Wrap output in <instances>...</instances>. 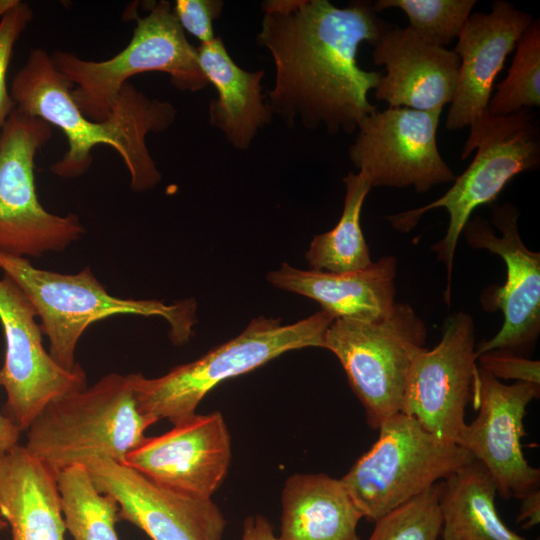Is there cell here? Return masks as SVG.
Returning <instances> with one entry per match:
<instances>
[{
    "label": "cell",
    "instance_id": "1",
    "mask_svg": "<svg viewBox=\"0 0 540 540\" xmlns=\"http://www.w3.org/2000/svg\"><path fill=\"white\" fill-rule=\"evenodd\" d=\"M257 44L275 65L266 94L274 114L288 126L353 133L377 110L368 100L382 73L357 63L363 42L374 46L391 26L373 2L356 0L340 8L328 0H267Z\"/></svg>",
    "mask_w": 540,
    "mask_h": 540
},
{
    "label": "cell",
    "instance_id": "2",
    "mask_svg": "<svg viewBox=\"0 0 540 540\" xmlns=\"http://www.w3.org/2000/svg\"><path fill=\"white\" fill-rule=\"evenodd\" d=\"M72 86L55 66L51 54L36 48L30 51L9 90L17 111L58 127L66 136L68 149L51 166V172L63 178L83 175L92 164L93 148L104 144L122 158L132 190L153 189L161 181V173L146 137L172 126L176 108L168 101L148 97L127 82L107 118L93 121L77 106Z\"/></svg>",
    "mask_w": 540,
    "mask_h": 540
},
{
    "label": "cell",
    "instance_id": "3",
    "mask_svg": "<svg viewBox=\"0 0 540 540\" xmlns=\"http://www.w3.org/2000/svg\"><path fill=\"white\" fill-rule=\"evenodd\" d=\"M474 150L476 154L470 165L440 198L424 206L386 216L395 230L407 233L425 213L436 208L447 211L449 224L446 234L431 249L446 267L444 297L448 305L458 240L472 212L482 205L494 203L515 176L539 168L540 134L535 114L522 110L507 116H493L487 111L470 126L461 159L468 158Z\"/></svg>",
    "mask_w": 540,
    "mask_h": 540
},
{
    "label": "cell",
    "instance_id": "4",
    "mask_svg": "<svg viewBox=\"0 0 540 540\" xmlns=\"http://www.w3.org/2000/svg\"><path fill=\"white\" fill-rule=\"evenodd\" d=\"M0 270L33 305L49 340V354L62 368L73 370L77 344L94 322L119 314L165 319L176 345L189 341L196 323V302L165 304L158 300L123 299L111 295L87 266L75 274L36 268L28 258L0 252Z\"/></svg>",
    "mask_w": 540,
    "mask_h": 540
},
{
    "label": "cell",
    "instance_id": "5",
    "mask_svg": "<svg viewBox=\"0 0 540 540\" xmlns=\"http://www.w3.org/2000/svg\"><path fill=\"white\" fill-rule=\"evenodd\" d=\"M155 423L137 406L131 373H110L50 402L25 431L24 447L57 476L89 457L122 463Z\"/></svg>",
    "mask_w": 540,
    "mask_h": 540
},
{
    "label": "cell",
    "instance_id": "6",
    "mask_svg": "<svg viewBox=\"0 0 540 540\" xmlns=\"http://www.w3.org/2000/svg\"><path fill=\"white\" fill-rule=\"evenodd\" d=\"M334 319L323 309L289 325L277 318L256 317L235 338L160 377L131 373L137 406L155 422L168 419L174 424L194 414L202 399L223 381L287 351L323 348L325 332Z\"/></svg>",
    "mask_w": 540,
    "mask_h": 540
},
{
    "label": "cell",
    "instance_id": "7",
    "mask_svg": "<svg viewBox=\"0 0 540 540\" xmlns=\"http://www.w3.org/2000/svg\"><path fill=\"white\" fill-rule=\"evenodd\" d=\"M136 7L133 3L125 11L126 19L136 21L132 38L112 58L93 61L72 52L51 54L57 69L76 84L72 97L90 120H105L122 87L140 73H167L172 85L182 92H197L209 84L199 65L197 50L188 42L172 4L166 0L148 2V14L143 17Z\"/></svg>",
    "mask_w": 540,
    "mask_h": 540
},
{
    "label": "cell",
    "instance_id": "8",
    "mask_svg": "<svg viewBox=\"0 0 540 540\" xmlns=\"http://www.w3.org/2000/svg\"><path fill=\"white\" fill-rule=\"evenodd\" d=\"M426 338L424 321L407 303L396 302L376 321L334 319L327 328L323 348L340 361L371 428L401 412L410 366Z\"/></svg>",
    "mask_w": 540,
    "mask_h": 540
},
{
    "label": "cell",
    "instance_id": "9",
    "mask_svg": "<svg viewBox=\"0 0 540 540\" xmlns=\"http://www.w3.org/2000/svg\"><path fill=\"white\" fill-rule=\"evenodd\" d=\"M378 430L377 441L341 478L363 518L371 522L474 459L401 412Z\"/></svg>",
    "mask_w": 540,
    "mask_h": 540
},
{
    "label": "cell",
    "instance_id": "10",
    "mask_svg": "<svg viewBox=\"0 0 540 540\" xmlns=\"http://www.w3.org/2000/svg\"><path fill=\"white\" fill-rule=\"evenodd\" d=\"M51 136L47 122L16 109L0 132V252L39 257L85 233L77 215L50 213L39 202L34 159Z\"/></svg>",
    "mask_w": 540,
    "mask_h": 540
},
{
    "label": "cell",
    "instance_id": "11",
    "mask_svg": "<svg viewBox=\"0 0 540 540\" xmlns=\"http://www.w3.org/2000/svg\"><path fill=\"white\" fill-rule=\"evenodd\" d=\"M518 209L510 203L492 206V223L477 216L469 219L462 233L470 247L485 249L502 258L506 265L503 286H491L482 296L485 310H501L500 330L476 347V356L504 352L520 356L528 353L540 333V253L529 250L518 230Z\"/></svg>",
    "mask_w": 540,
    "mask_h": 540
},
{
    "label": "cell",
    "instance_id": "12",
    "mask_svg": "<svg viewBox=\"0 0 540 540\" xmlns=\"http://www.w3.org/2000/svg\"><path fill=\"white\" fill-rule=\"evenodd\" d=\"M442 111L409 108L378 109L358 125L348 150L350 161L371 187L425 193L452 182L454 172L442 158L436 133Z\"/></svg>",
    "mask_w": 540,
    "mask_h": 540
},
{
    "label": "cell",
    "instance_id": "13",
    "mask_svg": "<svg viewBox=\"0 0 540 540\" xmlns=\"http://www.w3.org/2000/svg\"><path fill=\"white\" fill-rule=\"evenodd\" d=\"M37 313L16 283L0 278V323L5 338V358L0 387L6 392L5 415L26 431L41 411L55 399L87 386L78 364L62 368L44 349Z\"/></svg>",
    "mask_w": 540,
    "mask_h": 540
},
{
    "label": "cell",
    "instance_id": "14",
    "mask_svg": "<svg viewBox=\"0 0 540 540\" xmlns=\"http://www.w3.org/2000/svg\"><path fill=\"white\" fill-rule=\"evenodd\" d=\"M477 368L473 317L455 312L445 319L439 343L413 359L401 413L435 437L457 444Z\"/></svg>",
    "mask_w": 540,
    "mask_h": 540
},
{
    "label": "cell",
    "instance_id": "15",
    "mask_svg": "<svg viewBox=\"0 0 540 540\" xmlns=\"http://www.w3.org/2000/svg\"><path fill=\"white\" fill-rule=\"evenodd\" d=\"M539 393L540 385L503 384L477 368L472 401L478 415L466 423L457 445L486 467L502 498L522 499L539 489L540 471L528 463L521 445L527 406Z\"/></svg>",
    "mask_w": 540,
    "mask_h": 540
},
{
    "label": "cell",
    "instance_id": "16",
    "mask_svg": "<svg viewBox=\"0 0 540 540\" xmlns=\"http://www.w3.org/2000/svg\"><path fill=\"white\" fill-rule=\"evenodd\" d=\"M231 462V438L222 414H192L168 432L146 439L123 464L156 484L187 496L211 499Z\"/></svg>",
    "mask_w": 540,
    "mask_h": 540
},
{
    "label": "cell",
    "instance_id": "17",
    "mask_svg": "<svg viewBox=\"0 0 540 540\" xmlns=\"http://www.w3.org/2000/svg\"><path fill=\"white\" fill-rule=\"evenodd\" d=\"M80 464L96 487L116 500L119 519L151 540H222L226 520L212 499L174 492L107 457H89Z\"/></svg>",
    "mask_w": 540,
    "mask_h": 540
},
{
    "label": "cell",
    "instance_id": "18",
    "mask_svg": "<svg viewBox=\"0 0 540 540\" xmlns=\"http://www.w3.org/2000/svg\"><path fill=\"white\" fill-rule=\"evenodd\" d=\"M532 21L530 14L505 0L493 1L488 13L470 15L453 50L460 65L447 130L470 127L487 112L496 77Z\"/></svg>",
    "mask_w": 540,
    "mask_h": 540
},
{
    "label": "cell",
    "instance_id": "19",
    "mask_svg": "<svg viewBox=\"0 0 540 540\" xmlns=\"http://www.w3.org/2000/svg\"><path fill=\"white\" fill-rule=\"evenodd\" d=\"M373 47L374 64L386 70L375 88L378 101L421 111L451 103L460 65L453 50L428 43L408 26L390 27Z\"/></svg>",
    "mask_w": 540,
    "mask_h": 540
},
{
    "label": "cell",
    "instance_id": "20",
    "mask_svg": "<svg viewBox=\"0 0 540 540\" xmlns=\"http://www.w3.org/2000/svg\"><path fill=\"white\" fill-rule=\"evenodd\" d=\"M396 272L393 256L346 273L303 270L284 262L268 273L267 280L279 289L318 302L335 319L372 322L388 316L396 304Z\"/></svg>",
    "mask_w": 540,
    "mask_h": 540
},
{
    "label": "cell",
    "instance_id": "21",
    "mask_svg": "<svg viewBox=\"0 0 540 540\" xmlns=\"http://www.w3.org/2000/svg\"><path fill=\"white\" fill-rule=\"evenodd\" d=\"M196 50L204 75L218 93L210 101V125L220 130L235 149L247 150L274 116L262 93L265 71L242 69L228 53L221 37L200 44Z\"/></svg>",
    "mask_w": 540,
    "mask_h": 540
},
{
    "label": "cell",
    "instance_id": "22",
    "mask_svg": "<svg viewBox=\"0 0 540 540\" xmlns=\"http://www.w3.org/2000/svg\"><path fill=\"white\" fill-rule=\"evenodd\" d=\"M0 515L12 540H65L57 478L19 444L0 457Z\"/></svg>",
    "mask_w": 540,
    "mask_h": 540
},
{
    "label": "cell",
    "instance_id": "23",
    "mask_svg": "<svg viewBox=\"0 0 540 540\" xmlns=\"http://www.w3.org/2000/svg\"><path fill=\"white\" fill-rule=\"evenodd\" d=\"M363 515L341 478L290 476L282 491L281 540H360Z\"/></svg>",
    "mask_w": 540,
    "mask_h": 540
},
{
    "label": "cell",
    "instance_id": "24",
    "mask_svg": "<svg viewBox=\"0 0 540 540\" xmlns=\"http://www.w3.org/2000/svg\"><path fill=\"white\" fill-rule=\"evenodd\" d=\"M495 482L478 460L441 481L439 506L444 540H526L511 530L495 507Z\"/></svg>",
    "mask_w": 540,
    "mask_h": 540
},
{
    "label": "cell",
    "instance_id": "25",
    "mask_svg": "<svg viewBox=\"0 0 540 540\" xmlns=\"http://www.w3.org/2000/svg\"><path fill=\"white\" fill-rule=\"evenodd\" d=\"M343 182L345 197L341 217L334 228L312 239L305 254L310 269L346 273L372 263L360 224L362 206L372 187L360 172H349Z\"/></svg>",
    "mask_w": 540,
    "mask_h": 540
},
{
    "label": "cell",
    "instance_id": "26",
    "mask_svg": "<svg viewBox=\"0 0 540 540\" xmlns=\"http://www.w3.org/2000/svg\"><path fill=\"white\" fill-rule=\"evenodd\" d=\"M56 478L65 527L74 540H119V505L96 487L85 465L69 466Z\"/></svg>",
    "mask_w": 540,
    "mask_h": 540
},
{
    "label": "cell",
    "instance_id": "27",
    "mask_svg": "<svg viewBox=\"0 0 540 540\" xmlns=\"http://www.w3.org/2000/svg\"><path fill=\"white\" fill-rule=\"evenodd\" d=\"M540 106V21L531 22L517 42L506 78L497 85L487 111L507 116Z\"/></svg>",
    "mask_w": 540,
    "mask_h": 540
},
{
    "label": "cell",
    "instance_id": "28",
    "mask_svg": "<svg viewBox=\"0 0 540 540\" xmlns=\"http://www.w3.org/2000/svg\"><path fill=\"white\" fill-rule=\"evenodd\" d=\"M475 4V0H377L373 7L377 13L399 8L408 17V27L418 36L445 48L458 38Z\"/></svg>",
    "mask_w": 540,
    "mask_h": 540
},
{
    "label": "cell",
    "instance_id": "29",
    "mask_svg": "<svg viewBox=\"0 0 540 540\" xmlns=\"http://www.w3.org/2000/svg\"><path fill=\"white\" fill-rule=\"evenodd\" d=\"M441 481L375 521L368 540H437L441 535Z\"/></svg>",
    "mask_w": 540,
    "mask_h": 540
},
{
    "label": "cell",
    "instance_id": "30",
    "mask_svg": "<svg viewBox=\"0 0 540 540\" xmlns=\"http://www.w3.org/2000/svg\"><path fill=\"white\" fill-rule=\"evenodd\" d=\"M32 17L33 12L29 5L19 1L0 19V132L15 110V103L7 86V71L13 48Z\"/></svg>",
    "mask_w": 540,
    "mask_h": 540
},
{
    "label": "cell",
    "instance_id": "31",
    "mask_svg": "<svg viewBox=\"0 0 540 540\" xmlns=\"http://www.w3.org/2000/svg\"><path fill=\"white\" fill-rule=\"evenodd\" d=\"M223 7L222 0H176L173 11L182 29L203 44L216 37L213 22L221 17Z\"/></svg>",
    "mask_w": 540,
    "mask_h": 540
},
{
    "label": "cell",
    "instance_id": "32",
    "mask_svg": "<svg viewBox=\"0 0 540 540\" xmlns=\"http://www.w3.org/2000/svg\"><path fill=\"white\" fill-rule=\"evenodd\" d=\"M477 365L497 379L540 385V362L504 352H487L477 357Z\"/></svg>",
    "mask_w": 540,
    "mask_h": 540
},
{
    "label": "cell",
    "instance_id": "33",
    "mask_svg": "<svg viewBox=\"0 0 540 540\" xmlns=\"http://www.w3.org/2000/svg\"><path fill=\"white\" fill-rule=\"evenodd\" d=\"M241 540H281L274 533L273 526L262 515L247 517L243 522Z\"/></svg>",
    "mask_w": 540,
    "mask_h": 540
},
{
    "label": "cell",
    "instance_id": "34",
    "mask_svg": "<svg viewBox=\"0 0 540 540\" xmlns=\"http://www.w3.org/2000/svg\"><path fill=\"white\" fill-rule=\"evenodd\" d=\"M520 500L517 523L521 522L523 529H531L540 522V490L532 491Z\"/></svg>",
    "mask_w": 540,
    "mask_h": 540
},
{
    "label": "cell",
    "instance_id": "35",
    "mask_svg": "<svg viewBox=\"0 0 540 540\" xmlns=\"http://www.w3.org/2000/svg\"><path fill=\"white\" fill-rule=\"evenodd\" d=\"M21 433L20 428L4 413L0 412V457L19 444Z\"/></svg>",
    "mask_w": 540,
    "mask_h": 540
},
{
    "label": "cell",
    "instance_id": "36",
    "mask_svg": "<svg viewBox=\"0 0 540 540\" xmlns=\"http://www.w3.org/2000/svg\"><path fill=\"white\" fill-rule=\"evenodd\" d=\"M20 0H0V19L13 7H15Z\"/></svg>",
    "mask_w": 540,
    "mask_h": 540
},
{
    "label": "cell",
    "instance_id": "37",
    "mask_svg": "<svg viewBox=\"0 0 540 540\" xmlns=\"http://www.w3.org/2000/svg\"><path fill=\"white\" fill-rule=\"evenodd\" d=\"M8 528L7 522L0 515V531Z\"/></svg>",
    "mask_w": 540,
    "mask_h": 540
},
{
    "label": "cell",
    "instance_id": "38",
    "mask_svg": "<svg viewBox=\"0 0 540 540\" xmlns=\"http://www.w3.org/2000/svg\"><path fill=\"white\" fill-rule=\"evenodd\" d=\"M538 540V539H537Z\"/></svg>",
    "mask_w": 540,
    "mask_h": 540
}]
</instances>
